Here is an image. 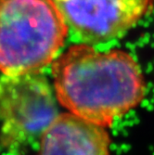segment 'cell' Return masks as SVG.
Instances as JSON below:
<instances>
[{
	"label": "cell",
	"instance_id": "obj_1",
	"mask_svg": "<svg viewBox=\"0 0 154 155\" xmlns=\"http://www.w3.org/2000/svg\"><path fill=\"white\" fill-rule=\"evenodd\" d=\"M52 65L53 87L68 112L107 128L144 100L146 83L133 56L122 49L100 51L71 46Z\"/></svg>",
	"mask_w": 154,
	"mask_h": 155
},
{
	"label": "cell",
	"instance_id": "obj_2",
	"mask_svg": "<svg viewBox=\"0 0 154 155\" xmlns=\"http://www.w3.org/2000/svg\"><path fill=\"white\" fill-rule=\"evenodd\" d=\"M68 32L53 0H0V72L40 73L59 56Z\"/></svg>",
	"mask_w": 154,
	"mask_h": 155
},
{
	"label": "cell",
	"instance_id": "obj_3",
	"mask_svg": "<svg viewBox=\"0 0 154 155\" xmlns=\"http://www.w3.org/2000/svg\"><path fill=\"white\" fill-rule=\"evenodd\" d=\"M54 87L41 73L0 76V142L22 150L40 140L61 112Z\"/></svg>",
	"mask_w": 154,
	"mask_h": 155
},
{
	"label": "cell",
	"instance_id": "obj_4",
	"mask_svg": "<svg viewBox=\"0 0 154 155\" xmlns=\"http://www.w3.org/2000/svg\"><path fill=\"white\" fill-rule=\"evenodd\" d=\"M68 29L84 44L122 37L151 10L154 0H53Z\"/></svg>",
	"mask_w": 154,
	"mask_h": 155
},
{
	"label": "cell",
	"instance_id": "obj_5",
	"mask_svg": "<svg viewBox=\"0 0 154 155\" xmlns=\"http://www.w3.org/2000/svg\"><path fill=\"white\" fill-rule=\"evenodd\" d=\"M110 143L107 128L64 112L42 137L37 155H110Z\"/></svg>",
	"mask_w": 154,
	"mask_h": 155
}]
</instances>
